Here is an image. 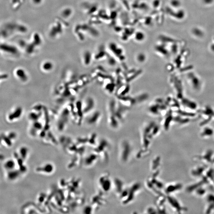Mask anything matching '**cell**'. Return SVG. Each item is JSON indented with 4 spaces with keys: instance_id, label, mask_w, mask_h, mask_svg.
I'll list each match as a JSON object with an SVG mask.
<instances>
[{
    "instance_id": "6da1fadb",
    "label": "cell",
    "mask_w": 214,
    "mask_h": 214,
    "mask_svg": "<svg viewBox=\"0 0 214 214\" xmlns=\"http://www.w3.org/2000/svg\"><path fill=\"white\" fill-rule=\"evenodd\" d=\"M118 101L123 105L129 108L137 103L135 98L128 95L116 96Z\"/></svg>"
},
{
    "instance_id": "7a4b0ae2",
    "label": "cell",
    "mask_w": 214,
    "mask_h": 214,
    "mask_svg": "<svg viewBox=\"0 0 214 214\" xmlns=\"http://www.w3.org/2000/svg\"><path fill=\"white\" fill-rule=\"evenodd\" d=\"M129 83H123L117 87L115 90L116 96L127 95L129 92L131 87Z\"/></svg>"
},
{
    "instance_id": "3957f363",
    "label": "cell",
    "mask_w": 214,
    "mask_h": 214,
    "mask_svg": "<svg viewBox=\"0 0 214 214\" xmlns=\"http://www.w3.org/2000/svg\"><path fill=\"white\" fill-rule=\"evenodd\" d=\"M95 106V102L94 99L91 97L87 98L84 103V105H83L84 114H87L92 111L94 108Z\"/></svg>"
},
{
    "instance_id": "277c9868",
    "label": "cell",
    "mask_w": 214,
    "mask_h": 214,
    "mask_svg": "<svg viewBox=\"0 0 214 214\" xmlns=\"http://www.w3.org/2000/svg\"><path fill=\"white\" fill-rule=\"evenodd\" d=\"M22 113V109L21 107H17L13 112L9 115L8 119L9 121L12 122L19 119Z\"/></svg>"
},
{
    "instance_id": "5b68a950",
    "label": "cell",
    "mask_w": 214,
    "mask_h": 214,
    "mask_svg": "<svg viewBox=\"0 0 214 214\" xmlns=\"http://www.w3.org/2000/svg\"><path fill=\"white\" fill-rule=\"evenodd\" d=\"M54 167L52 164L47 163L43 166L38 167L36 169L37 172H43L44 173L51 174L53 172Z\"/></svg>"
},
{
    "instance_id": "8992f818",
    "label": "cell",
    "mask_w": 214,
    "mask_h": 214,
    "mask_svg": "<svg viewBox=\"0 0 214 214\" xmlns=\"http://www.w3.org/2000/svg\"><path fill=\"white\" fill-rule=\"evenodd\" d=\"M101 116V113L100 111H97L93 113L87 120L88 124H93L98 123Z\"/></svg>"
},
{
    "instance_id": "52a82bcc",
    "label": "cell",
    "mask_w": 214,
    "mask_h": 214,
    "mask_svg": "<svg viewBox=\"0 0 214 214\" xmlns=\"http://www.w3.org/2000/svg\"><path fill=\"white\" fill-rule=\"evenodd\" d=\"M22 172H21L19 169H13L11 171H8L7 178L10 181H13L16 180V179L19 177L21 174Z\"/></svg>"
},
{
    "instance_id": "ba28073f",
    "label": "cell",
    "mask_w": 214,
    "mask_h": 214,
    "mask_svg": "<svg viewBox=\"0 0 214 214\" xmlns=\"http://www.w3.org/2000/svg\"><path fill=\"white\" fill-rule=\"evenodd\" d=\"M103 87L104 90L110 94H112L115 91L117 88L116 85L115 81L108 83L103 86Z\"/></svg>"
},
{
    "instance_id": "9c48e42d",
    "label": "cell",
    "mask_w": 214,
    "mask_h": 214,
    "mask_svg": "<svg viewBox=\"0 0 214 214\" xmlns=\"http://www.w3.org/2000/svg\"><path fill=\"white\" fill-rule=\"evenodd\" d=\"M42 124L40 122H38V121L34 122L33 124V127L31 130V134L33 136H35L36 135L37 131H42Z\"/></svg>"
},
{
    "instance_id": "30bf717a",
    "label": "cell",
    "mask_w": 214,
    "mask_h": 214,
    "mask_svg": "<svg viewBox=\"0 0 214 214\" xmlns=\"http://www.w3.org/2000/svg\"><path fill=\"white\" fill-rule=\"evenodd\" d=\"M76 109H77V116L79 118V123H80L82 119L84 113L83 111V104L80 101H78L76 103Z\"/></svg>"
},
{
    "instance_id": "8fae6325",
    "label": "cell",
    "mask_w": 214,
    "mask_h": 214,
    "mask_svg": "<svg viewBox=\"0 0 214 214\" xmlns=\"http://www.w3.org/2000/svg\"><path fill=\"white\" fill-rule=\"evenodd\" d=\"M16 166V163L12 159L6 160L4 165V168L8 171L15 169Z\"/></svg>"
},
{
    "instance_id": "7c38bea8",
    "label": "cell",
    "mask_w": 214,
    "mask_h": 214,
    "mask_svg": "<svg viewBox=\"0 0 214 214\" xmlns=\"http://www.w3.org/2000/svg\"><path fill=\"white\" fill-rule=\"evenodd\" d=\"M16 76L23 81H26L28 79V76L26 75L24 70L22 69L19 68L16 70Z\"/></svg>"
},
{
    "instance_id": "4fadbf2b",
    "label": "cell",
    "mask_w": 214,
    "mask_h": 214,
    "mask_svg": "<svg viewBox=\"0 0 214 214\" xmlns=\"http://www.w3.org/2000/svg\"><path fill=\"white\" fill-rule=\"evenodd\" d=\"M148 98H149V95L146 93H144L138 95L135 98L137 103H142L144 101H146L148 100Z\"/></svg>"
},
{
    "instance_id": "5bb4252c",
    "label": "cell",
    "mask_w": 214,
    "mask_h": 214,
    "mask_svg": "<svg viewBox=\"0 0 214 214\" xmlns=\"http://www.w3.org/2000/svg\"><path fill=\"white\" fill-rule=\"evenodd\" d=\"M28 153V148L26 147H22L20 148V150H19V155L24 160H25L27 158Z\"/></svg>"
},
{
    "instance_id": "9a60e30c",
    "label": "cell",
    "mask_w": 214,
    "mask_h": 214,
    "mask_svg": "<svg viewBox=\"0 0 214 214\" xmlns=\"http://www.w3.org/2000/svg\"><path fill=\"white\" fill-rule=\"evenodd\" d=\"M53 68V65L50 62H45L42 64V68L46 72H49L51 71Z\"/></svg>"
},
{
    "instance_id": "2e32d148",
    "label": "cell",
    "mask_w": 214,
    "mask_h": 214,
    "mask_svg": "<svg viewBox=\"0 0 214 214\" xmlns=\"http://www.w3.org/2000/svg\"><path fill=\"white\" fill-rule=\"evenodd\" d=\"M1 140H3V142L6 144V145L9 147L11 146L13 144L11 140L8 136L4 134L1 135Z\"/></svg>"
},
{
    "instance_id": "e0dca14e",
    "label": "cell",
    "mask_w": 214,
    "mask_h": 214,
    "mask_svg": "<svg viewBox=\"0 0 214 214\" xmlns=\"http://www.w3.org/2000/svg\"><path fill=\"white\" fill-rule=\"evenodd\" d=\"M91 61V56L90 53L87 52L84 55V63L85 65H89Z\"/></svg>"
},
{
    "instance_id": "ac0fdd59",
    "label": "cell",
    "mask_w": 214,
    "mask_h": 214,
    "mask_svg": "<svg viewBox=\"0 0 214 214\" xmlns=\"http://www.w3.org/2000/svg\"><path fill=\"white\" fill-rule=\"evenodd\" d=\"M29 118L31 120H33L34 122L38 121V119L39 118V115L37 113H31L29 114Z\"/></svg>"
},
{
    "instance_id": "d6986e66",
    "label": "cell",
    "mask_w": 214,
    "mask_h": 214,
    "mask_svg": "<svg viewBox=\"0 0 214 214\" xmlns=\"http://www.w3.org/2000/svg\"><path fill=\"white\" fill-rule=\"evenodd\" d=\"M146 56L142 54H139L137 58L138 62L140 63H143L146 60Z\"/></svg>"
},
{
    "instance_id": "ffe728a7",
    "label": "cell",
    "mask_w": 214,
    "mask_h": 214,
    "mask_svg": "<svg viewBox=\"0 0 214 214\" xmlns=\"http://www.w3.org/2000/svg\"><path fill=\"white\" fill-rule=\"evenodd\" d=\"M108 64L111 66H114L116 64V61L114 58L109 59L108 61Z\"/></svg>"
},
{
    "instance_id": "44dd1931",
    "label": "cell",
    "mask_w": 214,
    "mask_h": 214,
    "mask_svg": "<svg viewBox=\"0 0 214 214\" xmlns=\"http://www.w3.org/2000/svg\"><path fill=\"white\" fill-rule=\"evenodd\" d=\"M7 136L12 140L16 138V134L15 132H10V133H9Z\"/></svg>"
},
{
    "instance_id": "7402d4cb",
    "label": "cell",
    "mask_w": 214,
    "mask_h": 214,
    "mask_svg": "<svg viewBox=\"0 0 214 214\" xmlns=\"http://www.w3.org/2000/svg\"><path fill=\"white\" fill-rule=\"evenodd\" d=\"M8 75L7 74H3L1 75V79H5L8 78Z\"/></svg>"
}]
</instances>
